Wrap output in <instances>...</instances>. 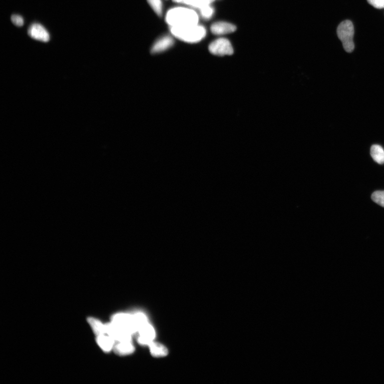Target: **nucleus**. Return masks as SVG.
Instances as JSON below:
<instances>
[{
	"instance_id": "obj_5",
	"label": "nucleus",
	"mask_w": 384,
	"mask_h": 384,
	"mask_svg": "<svg viewBox=\"0 0 384 384\" xmlns=\"http://www.w3.org/2000/svg\"><path fill=\"white\" fill-rule=\"evenodd\" d=\"M209 51L212 55L219 56L232 55L234 53L230 41L225 38L218 39L211 43L209 46Z\"/></svg>"
},
{
	"instance_id": "obj_7",
	"label": "nucleus",
	"mask_w": 384,
	"mask_h": 384,
	"mask_svg": "<svg viewBox=\"0 0 384 384\" xmlns=\"http://www.w3.org/2000/svg\"><path fill=\"white\" fill-rule=\"evenodd\" d=\"M139 336L137 341L139 344L143 346H149L156 336V332L153 326L149 323H146L138 330Z\"/></svg>"
},
{
	"instance_id": "obj_20",
	"label": "nucleus",
	"mask_w": 384,
	"mask_h": 384,
	"mask_svg": "<svg viewBox=\"0 0 384 384\" xmlns=\"http://www.w3.org/2000/svg\"><path fill=\"white\" fill-rule=\"evenodd\" d=\"M372 200L379 206L384 207V191H375L371 196Z\"/></svg>"
},
{
	"instance_id": "obj_21",
	"label": "nucleus",
	"mask_w": 384,
	"mask_h": 384,
	"mask_svg": "<svg viewBox=\"0 0 384 384\" xmlns=\"http://www.w3.org/2000/svg\"><path fill=\"white\" fill-rule=\"evenodd\" d=\"M11 20L13 23L16 26L22 27L24 25V20L20 15H13Z\"/></svg>"
},
{
	"instance_id": "obj_6",
	"label": "nucleus",
	"mask_w": 384,
	"mask_h": 384,
	"mask_svg": "<svg viewBox=\"0 0 384 384\" xmlns=\"http://www.w3.org/2000/svg\"><path fill=\"white\" fill-rule=\"evenodd\" d=\"M106 333L116 342L132 341V335L121 329L113 322L105 324Z\"/></svg>"
},
{
	"instance_id": "obj_9",
	"label": "nucleus",
	"mask_w": 384,
	"mask_h": 384,
	"mask_svg": "<svg viewBox=\"0 0 384 384\" xmlns=\"http://www.w3.org/2000/svg\"><path fill=\"white\" fill-rule=\"evenodd\" d=\"M174 43V40L172 37L169 36L162 37L154 43L151 49V53L155 54L165 52L172 47Z\"/></svg>"
},
{
	"instance_id": "obj_22",
	"label": "nucleus",
	"mask_w": 384,
	"mask_h": 384,
	"mask_svg": "<svg viewBox=\"0 0 384 384\" xmlns=\"http://www.w3.org/2000/svg\"><path fill=\"white\" fill-rule=\"evenodd\" d=\"M368 3L377 9H383L384 0H367Z\"/></svg>"
},
{
	"instance_id": "obj_11",
	"label": "nucleus",
	"mask_w": 384,
	"mask_h": 384,
	"mask_svg": "<svg viewBox=\"0 0 384 384\" xmlns=\"http://www.w3.org/2000/svg\"><path fill=\"white\" fill-rule=\"evenodd\" d=\"M113 350L119 355H127L133 353L135 348L132 341H123L116 342Z\"/></svg>"
},
{
	"instance_id": "obj_13",
	"label": "nucleus",
	"mask_w": 384,
	"mask_h": 384,
	"mask_svg": "<svg viewBox=\"0 0 384 384\" xmlns=\"http://www.w3.org/2000/svg\"><path fill=\"white\" fill-rule=\"evenodd\" d=\"M151 354L155 357H162L168 354L167 348L161 343L154 342L149 346Z\"/></svg>"
},
{
	"instance_id": "obj_8",
	"label": "nucleus",
	"mask_w": 384,
	"mask_h": 384,
	"mask_svg": "<svg viewBox=\"0 0 384 384\" xmlns=\"http://www.w3.org/2000/svg\"><path fill=\"white\" fill-rule=\"evenodd\" d=\"M29 36L35 40L41 42H48L50 40V36L45 28L39 24H34L28 30Z\"/></svg>"
},
{
	"instance_id": "obj_14",
	"label": "nucleus",
	"mask_w": 384,
	"mask_h": 384,
	"mask_svg": "<svg viewBox=\"0 0 384 384\" xmlns=\"http://www.w3.org/2000/svg\"><path fill=\"white\" fill-rule=\"evenodd\" d=\"M88 321L97 336L106 334L105 325L100 320L94 317H89L88 318Z\"/></svg>"
},
{
	"instance_id": "obj_17",
	"label": "nucleus",
	"mask_w": 384,
	"mask_h": 384,
	"mask_svg": "<svg viewBox=\"0 0 384 384\" xmlns=\"http://www.w3.org/2000/svg\"><path fill=\"white\" fill-rule=\"evenodd\" d=\"M133 315V321L138 330H140L146 323H149L148 318L143 312H137Z\"/></svg>"
},
{
	"instance_id": "obj_2",
	"label": "nucleus",
	"mask_w": 384,
	"mask_h": 384,
	"mask_svg": "<svg viewBox=\"0 0 384 384\" xmlns=\"http://www.w3.org/2000/svg\"><path fill=\"white\" fill-rule=\"evenodd\" d=\"M170 31L171 34L176 38L190 44L201 42L207 35L205 28L199 25L186 27H170Z\"/></svg>"
},
{
	"instance_id": "obj_1",
	"label": "nucleus",
	"mask_w": 384,
	"mask_h": 384,
	"mask_svg": "<svg viewBox=\"0 0 384 384\" xmlns=\"http://www.w3.org/2000/svg\"><path fill=\"white\" fill-rule=\"evenodd\" d=\"M198 13L190 8L177 7L170 10L166 16V22L170 27H186L198 25Z\"/></svg>"
},
{
	"instance_id": "obj_3",
	"label": "nucleus",
	"mask_w": 384,
	"mask_h": 384,
	"mask_svg": "<svg viewBox=\"0 0 384 384\" xmlns=\"http://www.w3.org/2000/svg\"><path fill=\"white\" fill-rule=\"evenodd\" d=\"M354 29L352 22L345 21L339 24L337 28V35L347 53H352L354 50Z\"/></svg>"
},
{
	"instance_id": "obj_10",
	"label": "nucleus",
	"mask_w": 384,
	"mask_h": 384,
	"mask_svg": "<svg viewBox=\"0 0 384 384\" xmlns=\"http://www.w3.org/2000/svg\"><path fill=\"white\" fill-rule=\"evenodd\" d=\"M210 30L214 35L220 36L231 34L236 31V28L232 24L221 22L212 24Z\"/></svg>"
},
{
	"instance_id": "obj_18",
	"label": "nucleus",
	"mask_w": 384,
	"mask_h": 384,
	"mask_svg": "<svg viewBox=\"0 0 384 384\" xmlns=\"http://www.w3.org/2000/svg\"><path fill=\"white\" fill-rule=\"evenodd\" d=\"M199 10L200 11L201 17L205 20L210 19L214 13V8L210 5L204 6Z\"/></svg>"
},
{
	"instance_id": "obj_15",
	"label": "nucleus",
	"mask_w": 384,
	"mask_h": 384,
	"mask_svg": "<svg viewBox=\"0 0 384 384\" xmlns=\"http://www.w3.org/2000/svg\"><path fill=\"white\" fill-rule=\"evenodd\" d=\"M173 1L176 3L183 4L199 10L204 6L211 5L215 0H173Z\"/></svg>"
},
{
	"instance_id": "obj_19",
	"label": "nucleus",
	"mask_w": 384,
	"mask_h": 384,
	"mask_svg": "<svg viewBox=\"0 0 384 384\" xmlns=\"http://www.w3.org/2000/svg\"><path fill=\"white\" fill-rule=\"evenodd\" d=\"M154 12L161 17L163 11L162 0H147Z\"/></svg>"
},
{
	"instance_id": "obj_12",
	"label": "nucleus",
	"mask_w": 384,
	"mask_h": 384,
	"mask_svg": "<svg viewBox=\"0 0 384 384\" xmlns=\"http://www.w3.org/2000/svg\"><path fill=\"white\" fill-rule=\"evenodd\" d=\"M96 341L97 344H99L102 349L105 352L107 353L110 352L111 350L113 349L114 346L115 345L116 342L113 338L109 336L107 334L97 336Z\"/></svg>"
},
{
	"instance_id": "obj_16",
	"label": "nucleus",
	"mask_w": 384,
	"mask_h": 384,
	"mask_svg": "<svg viewBox=\"0 0 384 384\" xmlns=\"http://www.w3.org/2000/svg\"><path fill=\"white\" fill-rule=\"evenodd\" d=\"M371 157L373 160L382 165L384 163V150L381 146L378 145L372 146L370 150Z\"/></svg>"
},
{
	"instance_id": "obj_4",
	"label": "nucleus",
	"mask_w": 384,
	"mask_h": 384,
	"mask_svg": "<svg viewBox=\"0 0 384 384\" xmlns=\"http://www.w3.org/2000/svg\"><path fill=\"white\" fill-rule=\"evenodd\" d=\"M111 322L132 334V336L138 333V330L133 321L132 314L124 313L116 314L112 317Z\"/></svg>"
}]
</instances>
